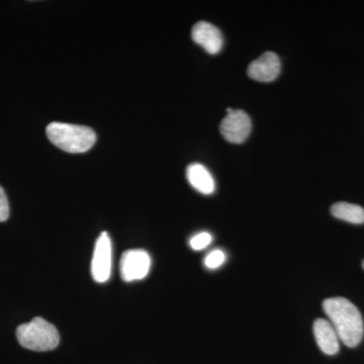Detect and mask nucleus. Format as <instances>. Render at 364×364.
<instances>
[{
	"instance_id": "nucleus-1",
	"label": "nucleus",
	"mask_w": 364,
	"mask_h": 364,
	"mask_svg": "<svg viewBox=\"0 0 364 364\" xmlns=\"http://www.w3.org/2000/svg\"><path fill=\"white\" fill-rule=\"evenodd\" d=\"M323 309L339 339L351 348L358 346L364 333L363 318L358 309L348 299L340 296L325 299Z\"/></svg>"
},
{
	"instance_id": "nucleus-2",
	"label": "nucleus",
	"mask_w": 364,
	"mask_h": 364,
	"mask_svg": "<svg viewBox=\"0 0 364 364\" xmlns=\"http://www.w3.org/2000/svg\"><path fill=\"white\" fill-rule=\"evenodd\" d=\"M46 133L55 146L69 153H85L91 149L97 141L92 129L78 124L54 122L48 124Z\"/></svg>"
},
{
	"instance_id": "nucleus-3",
	"label": "nucleus",
	"mask_w": 364,
	"mask_h": 364,
	"mask_svg": "<svg viewBox=\"0 0 364 364\" xmlns=\"http://www.w3.org/2000/svg\"><path fill=\"white\" fill-rule=\"evenodd\" d=\"M16 338L23 348L33 351H50L59 345L58 330L45 318L37 317L18 326Z\"/></svg>"
},
{
	"instance_id": "nucleus-4",
	"label": "nucleus",
	"mask_w": 364,
	"mask_h": 364,
	"mask_svg": "<svg viewBox=\"0 0 364 364\" xmlns=\"http://www.w3.org/2000/svg\"><path fill=\"white\" fill-rule=\"evenodd\" d=\"M112 241L107 232H102L95 242L91 261V275L95 282L104 284L109 279L112 274Z\"/></svg>"
},
{
	"instance_id": "nucleus-5",
	"label": "nucleus",
	"mask_w": 364,
	"mask_h": 364,
	"mask_svg": "<svg viewBox=\"0 0 364 364\" xmlns=\"http://www.w3.org/2000/svg\"><path fill=\"white\" fill-rule=\"evenodd\" d=\"M151 257L143 249H132L126 251L119 262L122 279L127 282L145 279L150 272Z\"/></svg>"
},
{
	"instance_id": "nucleus-6",
	"label": "nucleus",
	"mask_w": 364,
	"mask_h": 364,
	"mask_svg": "<svg viewBox=\"0 0 364 364\" xmlns=\"http://www.w3.org/2000/svg\"><path fill=\"white\" fill-rule=\"evenodd\" d=\"M220 131L230 143L245 142L251 132V119L245 112L233 109L223 119Z\"/></svg>"
},
{
	"instance_id": "nucleus-7",
	"label": "nucleus",
	"mask_w": 364,
	"mask_h": 364,
	"mask_svg": "<svg viewBox=\"0 0 364 364\" xmlns=\"http://www.w3.org/2000/svg\"><path fill=\"white\" fill-rule=\"evenodd\" d=\"M282 64L275 53L265 52L259 58L254 60L248 66L249 77L259 82H272L279 77Z\"/></svg>"
},
{
	"instance_id": "nucleus-8",
	"label": "nucleus",
	"mask_w": 364,
	"mask_h": 364,
	"mask_svg": "<svg viewBox=\"0 0 364 364\" xmlns=\"http://www.w3.org/2000/svg\"><path fill=\"white\" fill-rule=\"evenodd\" d=\"M193 40L203 47L208 54H218L221 51L224 39L221 31L207 21H198L193 28Z\"/></svg>"
},
{
	"instance_id": "nucleus-9",
	"label": "nucleus",
	"mask_w": 364,
	"mask_h": 364,
	"mask_svg": "<svg viewBox=\"0 0 364 364\" xmlns=\"http://www.w3.org/2000/svg\"><path fill=\"white\" fill-rule=\"evenodd\" d=\"M313 330L318 348L322 352L327 355H335L338 353L340 339L329 321L326 318H317L314 322Z\"/></svg>"
},
{
	"instance_id": "nucleus-10",
	"label": "nucleus",
	"mask_w": 364,
	"mask_h": 364,
	"mask_svg": "<svg viewBox=\"0 0 364 364\" xmlns=\"http://www.w3.org/2000/svg\"><path fill=\"white\" fill-rule=\"evenodd\" d=\"M186 178L196 191L208 196L215 193V182L210 172L200 163H193L186 169Z\"/></svg>"
},
{
	"instance_id": "nucleus-11",
	"label": "nucleus",
	"mask_w": 364,
	"mask_h": 364,
	"mask_svg": "<svg viewBox=\"0 0 364 364\" xmlns=\"http://www.w3.org/2000/svg\"><path fill=\"white\" fill-rule=\"evenodd\" d=\"M333 217L351 224H363L364 208L349 203H337L331 207Z\"/></svg>"
},
{
	"instance_id": "nucleus-12",
	"label": "nucleus",
	"mask_w": 364,
	"mask_h": 364,
	"mask_svg": "<svg viewBox=\"0 0 364 364\" xmlns=\"http://www.w3.org/2000/svg\"><path fill=\"white\" fill-rule=\"evenodd\" d=\"M226 259L227 256L224 251L221 250V249H214V250L210 251L205 256L203 264H205L208 269L215 270L221 267L226 262Z\"/></svg>"
},
{
	"instance_id": "nucleus-13",
	"label": "nucleus",
	"mask_w": 364,
	"mask_h": 364,
	"mask_svg": "<svg viewBox=\"0 0 364 364\" xmlns=\"http://www.w3.org/2000/svg\"><path fill=\"white\" fill-rule=\"evenodd\" d=\"M213 236L208 232H200V233L196 234L195 236L191 237L189 240V246L193 250L200 251L208 247L212 244Z\"/></svg>"
},
{
	"instance_id": "nucleus-14",
	"label": "nucleus",
	"mask_w": 364,
	"mask_h": 364,
	"mask_svg": "<svg viewBox=\"0 0 364 364\" xmlns=\"http://www.w3.org/2000/svg\"><path fill=\"white\" fill-rule=\"evenodd\" d=\"M9 217V200L4 189L0 186V222H6Z\"/></svg>"
},
{
	"instance_id": "nucleus-15",
	"label": "nucleus",
	"mask_w": 364,
	"mask_h": 364,
	"mask_svg": "<svg viewBox=\"0 0 364 364\" xmlns=\"http://www.w3.org/2000/svg\"><path fill=\"white\" fill-rule=\"evenodd\" d=\"M363 269H364V260H363Z\"/></svg>"
}]
</instances>
